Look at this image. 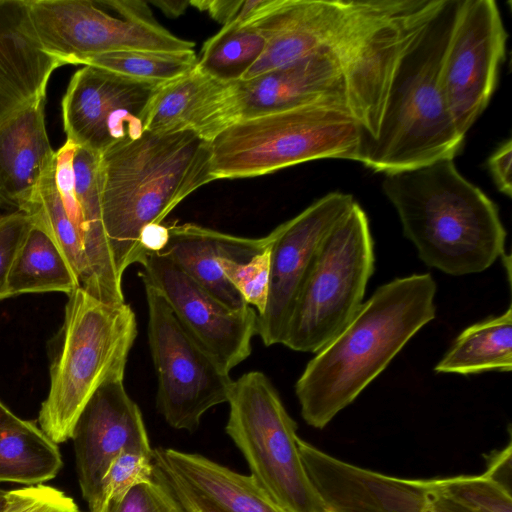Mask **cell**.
Returning <instances> with one entry per match:
<instances>
[{
  "label": "cell",
  "instance_id": "6da1fadb",
  "mask_svg": "<svg viewBox=\"0 0 512 512\" xmlns=\"http://www.w3.org/2000/svg\"><path fill=\"white\" fill-rule=\"evenodd\" d=\"M429 273L379 286L350 322L307 363L295 384L304 421L323 429L375 380L436 316Z\"/></svg>",
  "mask_w": 512,
  "mask_h": 512
},
{
  "label": "cell",
  "instance_id": "7a4b0ae2",
  "mask_svg": "<svg viewBox=\"0 0 512 512\" xmlns=\"http://www.w3.org/2000/svg\"><path fill=\"white\" fill-rule=\"evenodd\" d=\"M102 219L118 275L146 250L144 231L159 225L188 195L214 181L210 142L191 131L156 134L99 157Z\"/></svg>",
  "mask_w": 512,
  "mask_h": 512
},
{
  "label": "cell",
  "instance_id": "3957f363",
  "mask_svg": "<svg viewBox=\"0 0 512 512\" xmlns=\"http://www.w3.org/2000/svg\"><path fill=\"white\" fill-rule=\"evenodd\" d=\"M382 189L404 236L428 267L463 276L482 272L505 255L506 230L497 205L453 159L385 174Z\"/></svg>",
  "mask_w": 512,
  "mask_h": 512
},
{
  "label": "cell",
  "instance_id": "277c9868",
  "mask_svg": "<svg viewBox=\"0 0 512 512\" xmlns=\"http://www.w3.org/2000/svg\"><path fill=\"white\" fill-rule=\"evenodd\" d=\"M462 0H445L401 57L375 140L363 164L394 173L457 155V130L441 84V66Z\"/></svg>",
  "mask_w": 512,
  "mask_h": 512
},
{
  "label": "cell",
  "instance_id": "5b68a950",
  "mask_svg": "<svg viewBox=\"0 0 512 512\" xmlns=\"http://www.w3.org/2000/svg\"><path fill=\"white\" fill-rule=\"evenodd\" d=\"M136 336V316L126 302H103L81 287L68 294L50 365V388L37 419L53 442L71 439L78 416L100 385L124 378Z\"/></svg>",
  "mask_w": 512,
  "mask_h": 512
},
{
  "label": "cell",
  "instance_id": "8992f818",
  "mask_svg": "<svg viewBox=\"0 0 512 512\" xmlns=\"http://www.w3.org/2000/svg\"><path fill=\"white\" fill-rule=\"evenodd\" d=\"M368 136L345 106L319 102L238 121L211 142L214 180L269 174L320 159L363 164Z\"/></svg>",
  "mask_w": 512,
  "mask_h": 512
},
{
  "label": "cell",
  "instance_id": "52a82bcc",
  "mask_svg": "<svg viewBox=\"0 0 512 512\" xmlns=\"http://www.w3.org/2000/svg\"><path fill=\"white\" fill-rule=\"evenodd\" d=\"M374 268L369 220L355 202L319 249L281 344L298 352L320 351L359 310Z\"/></svg>",
  "mask_w": 512,
  "mask_h": 512
},
{
  "label": "cell",
  "instance_id": "ba28073f",
  "mask_svg": "<svg viewBox=\"0 0 512 512\" xmlns=\"http://www.w3.org/2000/svg\"><path fill=\"white\" fill-rule=\"evenodd\" d=\"M226 433L243 454L251 475L285 512H326L302 462L297 424L260 371L233 380Z\"/></svg>",
  "mask_w": 512,
  "mask_h": 512
},
{
  "label": "cell",
  "instance_id": "9c48e42d",
  "mask_svg": "<svg viewBox=\"0 0 512 512\" xmlns=\"http://www.w3.org/2000/svg\"><path fill=\"white\" fill-rule=\"evenodd\" d=\"M107 3L110 11L89 0H28L31 22L43 49L62 65L124 50H193V42L157 22L145 1Z\"/></svg>",
  "mask_w": 512,
  "mask_h": 512
},
{
  "label": "cell",
  "instance_id": "30bf717a",
  "mask_svg": "<svg viewBox=\"0 0 512 512\" xmlns=\"http://www.w3.org/2000/svg\"><path fill=\"white\" fill-rule=\"evenodd\" d=\"M144 287L158 411L171 427L193 432L210 408L228 401L233 380L184 327L163 296L149 284Z\"/></svg>",
  "mask_w": 512,
  "mask_h": 512
},
{
  "label": "cell",
  "instance_id": "8fae6325",
  "mask_svg": "<svg viewBox=\"0 0 512 512\" xmlns=\"http://www.w3.org/2000/svg\"><path fill=\"white\" fill-rule=\"evenodd\" d=\"M507 33L493 0H462L441 66V84L458 132L487 107L505 59Z\"/></svg>",
  "mask_w": 512,
  "mask_h": 512
},
{
  "label": "cell",
  "instance_id": "7c38bea8",
  "mask_svg": "<svg viewBox=\"0 0 512 512\" xmlns=\"http://www.w3.org/2000/svg\"><path fill=\"white\" fill-rule=\"evenodd\" d=\"M162 86L83 66L71 77L61 103L67 141L101 156L138 139Z\"/></svg>",
  "mask_w": 512,
  "mask_h": 512
},
{
  "label": "cell",
  "instance_id": "4fadbf2b",
  "mask_svg": "<svg viewBox=\"0 0 512 512\" xmlns=\"http://www.w3.org/2000/svg\"><path fill=\"white\" fill-rule=\"evenodd\" d=\"M354 203L350 194H326L271 232L268 298L256 321V334L265 346L282 343L296 299L319 249Z\"/></svg>",
  "mask_w": 512,
  "mask_h": 512
},
{
  "label": "cell",
  "instance_id": "5bb4252c",
  "mask_svg": "<svg viewBox=\"0 0 512 512\" xmlns=\"http://www.w3.org/2000/svg\"><path fill=\"white\" fill-rule=\"evenodd\" d=\"M138 263L143 283L163 296L179 321L224 370L230 373L249 357L256 334L257 312L253 307H227L156 251L146 250Z\"/></svg>",
  "mask_w": 512,
  "mask_h": 512
},
{
  "label": "cell",
  "instance_id": "9a60e30c",
  "mask_svg": "<svg viewBox=\"0 0 512 512\" xmlns=\"http://www.w3.org/2000/svg\"><path fill=\"white\" fill-rule=\"evenodd\" d=\"M297 445L326 512H462L432 479L388 476L342 461L301 438Z\"/></svg>",
  "mask_w": 512,
  "mask_h": 512
},
{
  "label": "cell",
  "instance_id": "2e32d148",
  "mask_svg": "<svg viewBox=\"0 0 512 512\" xmlns=\"http://www.w3.org/2000/svg\"><path fill=\"white\" fill-rule=\"evenodd\" d=\"M123 380L112 379L97 388L71 435L78 483L89 512H96L102 479L122 450H152L142 413L128 395Z\"/></svg>",
  "mask_w": 512,
  "mask_h": 512
},
{
  "label": "cell",
  "instance_id": "e0dca14e",
  "mask_svg": "<svg viewBox=\"0 0 512 512\" xmlns=\"http://www.w3.org/2000/svg\"><path fill=\"white\" fill-rule=\"evenodd\" d=\"M60 66L34 31L28 0H0V122L46 95Z\"/></svg>",
  "mask_w": 512,
  "mask_h": 512
},
{
  "label": "cell",
  "instance_id": "ac0fdd59",
  "mask_svg": "<svg viewBox=\"0 0 512 512\" xmlns=\"http://www.w3.org/2000/svg\"><path fill=\"white\" fill-rule=\"evenodd\" d=\"M167 227V237L158 253L168 257L206 291L227 307L249 306L225 277V261L244 263L263 251L271 234L259 238L236 236L193 223Z\"/></svg>",
  "mask_w": 512,
  "mask_h": 512
},
{
  "label": "cell",
  "instance_id": "d6986e66",
  "mask_svg": "<svg viewBox=\"0 0 512 512\" xmlns=\"http://www.w3.org/2000/svg\"><path fill=\"white\" fill-rule=\"evenodd\" d=\"M235 82H221L196 68L164 84L149 108L145 131H191L207 142L236 122Z\"/></svg>",
  "mask_w": 512,
  "mask_h": 512
},
{
  "label": "cell",
  "instance_id": "ffe728a7",
  "mask_svg": "<svg viewBox=\"0 0 512 512\" xmlns=\"http://www.w3.org/2000/svg\"><path fill=\"white\" fill-rule=\"evenodd\" d=\"M46 95L0 122V205L21 211L56 163L45 125Z\"/></svg>",
  "mask_w": 512,
  "mask_h": 512
},
{
  "label": "cell",
  "instance_id": "44dd1931",
  "mask_svg": "<svg viewBox=\"0 0 512 512\" xmlns=\"http://www.w3.org/2000/svg\"><path fill=\"white\" fill-rule=\"evenodd\" d=\"M98 155L76 147L73 154V192L77 202L81 236L92 287L90 294L107 303L125 302L105 233L100 194Z\"/></svg>",
  "mask_w": 512,
  "mask_h": 512
},
{
  "label": "cell",
  "instance_id": "7402d4cb",
  "mask_svg": "<svg viewBox=\"0 0 512 512\" xmlns=\"http://www.w3.org/2000/svg\"><path fill=\"white\" fill-rule=\"evenodd\" d=\"M153 460L222 512H285L252 475L239 474L199 454L157 448Z\"/></svg>",
  "mask_w": 512,
  "mask_h": 512
},
{
  "label": "cell",
  "instance_id": "603a6c76",
  "mask_svg": "<svg viewBox=\"0 0 512 512\" xmlns=\"http://www.w3.org/2000/svg\"><path fill=\"white\" fill-rule=\"evenodd\" d=\"M512 370V308L464 329L434 367L436 373L471 375Z\"/></svg>",
  "mask_w": 512,
  "mask_h": 512
},
{
  "label": "cell",
  "instance_id": "cb8c5ba5",
  "mask_svg": "<svg viewBox=\"0 0 512 512\" xmlns=\"http://www.w3.org/2000/svg\"><path fill=\"white\" fill-rule=\"evenodd\" d=\"M79 287L67 259L51 235L32 222L12 261L8 297L43 292H64Z\"/></svg>",
  "mask_w": 512,
  "mask_h": 512
},
{
  "label": "cell",
  "instance_id": "d4e9b609",
  "mask_svg": "<svg viewBox=\"0 0 512 512\" xmlns=\"http://www.w3.org/2000/svg\"><path fill=\"white\" fill-rule=\"evenodd\" d=\"M63 466L58 444L33 421L0 429V483L44 484Z\"/></svg>",
  "mask_w": 512,
  "mask_h": 512
},
{
  "label": "cell",
  "instance_id": "484cf974",
  "mask_svg": "<svg viewBox=\"0 0 512 512\" xmlns=\"http://www.w3.org/2000/svg\"><path fill=\"white\" fill-rule=\"evenodd\" d=\"M43 227L67 259L79 287L91 292L92 281L80 231L67 211L56 178V163L42 177L21 210Z\"/></svg>",
  "mask_w": 512,
  "mask_h": 512
},
{
  "label": "cell",
  "instance_id": "4316f807",
  "mask_svg": "<svg viewBox=\"0 0 512 512\" xmlns=\"http://www.w3.org/2000/svg\"><path fill=\"white\" fill-rule=\"evenodd\" d=\"M265 50V40L253 24L232 22L202 47L196 69L221 82L241 81Z\"/></svg>",
  "mask_w": 512,
  "mask_h": 512
},
{
  "label": "cell",
  "instance_id": "83f0119b",
  "mask_svg": "<svg viewBox=\"0 0 512 512\" xmlns=\"http://www.w3.org/2000/svg\"><path fill=\"white\" fill-rule=\"evenodd\" d=\"M197 61L193 50H124L87 57L76 65L96 67L126 78L164 85L194 70Z\"/></svg>",
  "mask_w": 512,
  "mask_h": 512
},
{
  "label": "cell",
  "instance_id": "f1b7e54d",
  "mask_svg": "<svg viewBox=\"0 0 512 512\" xmlns=\"http://www.w3.org/2000/svg\"><path fill=\"white\" fill-rule=\"evenodd\" d=\"M432 481L439 493L462 512H512L511 491L483 474Z\"/></svg>",
  "mask_w": 512,
  "mask_h": 512
},
{
  "label": "cell",
  "instance_id": "f546056e",
  "mask_svg": "<svg viewBox=\"0 0 512 512\" xmlns=\"http://www.w3.org/2000/svg\"><path fill=\"white\" fill-rule=\"evenodd\" d=\"M154 470L153 450H122L102 479L96 512H106L110 503L122 499L133 487L151 481Z\"/></svg>",
  "mask_w": 512,
  "mask_h": 512
},
{
  "label": "cell",
  "instance_id": "4dcf8cb0",
  "mask_svg": "<svg viewBox=\"0 0 512 512\" xmlns=\"http://www.w3.org/2000/svg\"><path fill=\"white\" fill-rule=\"evenodd\" d=\"M271 234V233H270ZM272 241V236H271ZM271 242L260 253L244 263L225 261L222 265L227 280L257 314L264 312L270 276Z\"/></svg>",
  "mask_w": 512,
  "mask_h": 512
},
{
  "label": "cell",
  "instance_id": "1f68e13d",
  "mask_svg": "<svg viewBox=\"0 0 512 512\" xmlns=\"http://www.w3.org/2000/svg\"><path fill=\"white\" fill-rule=\"evenodd\" d=\"M106 512L190 511L176 495L164 472L155 464L151 481L133 487L122 499L110 503Z\"/></svg>",
  "mask_w": 512,
  "mask_h": 512
},
{
  "label": "cell",
  "instance_id": "d6a6232c",
  "mask_svg": "<svg viewBox=\"0 0 512 512\" xmlns=\"http://www.w3.org/2000/svg\"><path fill=\"white\" fill-rule=\"evenodd\" d=\"M2 512H80L74 499L53 486L39 484L9 490Z\"/></svg>",
  "mask_w": 512,
  "mask_h": 512
},
{
  "label": "cell",
  "instance_id": "836d02e7",
  "mask_svg": "<svg viewBox=\"0 0 512 512\" xmlns=\"http://www.w3.org/2000/svg\"><path fill=\"white\" fill-rule=\"evenodd\" d=\"M31 225L30 217L22 211L5 214L0 221V301L8 297L10 267Z\"/></svg>",
  "mask_w": 512,
  "mask_h": 512
},
{
  "label": "cell",
  "instance_id": "e575fe53",
  "mask_svg": "<svg viewBox=\"0 0 512 512\" xmlns=\"http://www.w3.org/2000/svg\"><path fill=\"white\" fill-rule=\"evenodd\" d=\"M511 161L512 142L510 139L502 143L488 159V169L498 190L511 197Z\"/></svg>",
  "mask_w": 512,
  "mask_h": 512
},
{
  "label": "cell",
  "instance_id": "d590c367",
  "mask_svg": "<svg viewBox=\"0 0 512 512\" xmlns=\"http://www.w3.org/2000/svg\"><path fill=\"white\" fill-rule=\"evenodd\" d=\"M154 463L164 472L176 495L190 512H222L211 502L194 492L168 468L155 461Z\"/></svg>",
  "mask_w": 512,
  "mask_h": 512
},
{
  "label": "cell",
  "instance_id": "8d00e7d4",
  "mask_svg": "<svg viewBox=\"0 0 512 512\" xmlns=\"http://www.w3.org/2000/svg\"><path fill=\"white\" fill-rule=\"evenodd\" d=\"M512 445L511 441L501 450L491 453L486 460V469L483 475L496 481L511 491L512 479Z\"/></svg>",
  "mask_w": 512,
  "mask_h": 512
},
{
  "label": "cell",
  "instance_id": "74e56055",
  "mask_svg": "<svg viewBox=\"0 0 512 512\" xmlns=\"http://www.w3.org/2000/svg\"><path fill=\"white\" fill-rule=\"evenodd\" d=\"M244 0H192L190 5L209 15L224 25L236 21L242 9Z\"/></svg>",
  "mask_w": 512,
  "mask_h": 512
},
{
  "label": "cell",
  "instance_id": "f35d334b",
  "mask_svg": "<svg viewBox=\"0 0 512 512\" xmlns=\"http://www.w3.org/2000/svg\"><path fill=\"white\" fill-rule=\"evenodd\" d=\"M151 4L160 9L168 17H178L182 15L190 5L186 0H152Z\"/></svg>",
  "mask_w": 512,
  "mask_h": 512
},
{
  "label": "cell",
  "instance_id": "ab89813d",
  "mask_svg": "<svg viewBox=\"0 0 512 512\" xmlns=\"http://www.w3.org/2000/svg\"><path fill=\"white\" fill-rule=\"evenodd\" d=\"M21 420L0 400V429L18 424Z\"/></svg>",
  "mask_w": 512,
  "mask_h": 512
},
{
  "label": "cell",
  "instance_id": "60d3db41",
  "mask_svg": "<svg viewBox=\"0 0 512 512\" xmlns=\"http://www.w3.org/2000/svg\"><path fill=\"white\" fill-rule=\"evenodd\" d=\"M9 491L0 488V512L4 510L8 502Z\"/></svg>",
  "mask_w": 512,
  "mask_h": 512
},
{
  "label": "cell",
  "instance_id": "b9f144b4",
  "mask_svg": "<svg viewBox=\"0 0 512 512\" xmlns=\"http://www.w3.org/2000/svg\"><path fill=\"white\" fill-rule=\"evenodd\" d=\"M3 217H4V215L0 213V221L2 220Z\"/></svg>",
  "mask_w": 512,
  "mask_h": 512
},
{
  "label": "cell",
  "instance_id": "7bdbcfd3",
  "mask_svg": "<svg viewBox=\"0 0 512 512\" xmlns=\"http://www.w3.org/2000/svg\"><path fill=\"white\" fill-rule=\"evenodd\" d=\"M81 512V511H80Z\"/></svg>",
  "mask_w": 512,
  "mask_h": 512
}]
</instances>
